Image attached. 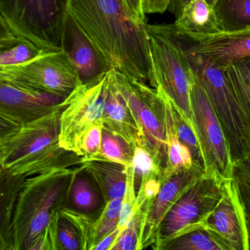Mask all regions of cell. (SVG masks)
Returning a JSON list of instances; mask_svg holds the SVG:
<instances>
[{
    "mask_svg": "<svg viewBox=\"0 0 250 250\" xmlns=\"http://www.w3.org/2000/svg\"><path fill=\"white\" fill-rule=\"evenodd\" d=\"M67 11L103 52L110 69L151 83L148 24L127 0H68Z\"/></svg>",
    "mask_w": 250,
    "mask_h": 250,
    "instance_id": "6da1fadb",
    "label": "cell"
},
{
    "mask_svg": "<svg viewBox=\"0 0 250 250\" xmlns=\"http://www.w3.org/2000/svg\"><path fill=\"white\" fill-rule=\"evenodd\" d=\"M78 167L25 178H1V235L6 236L2 250H31L56 215L68 206Z\"/></svg>",
    "mask_w": 250,
    "mask_h": 250,
    "instance_id": "7a4b0ae2",
    "label": "cell"
},
{
    "mask_svg": "<svg viewBox=\"0 0 250 250\" xmlns=\"http://www.w3.org/2000/svg\"><path fill=\"white\" fill-rule=\"evenodd\" d=\"M153 80L150 86L168 98L192 123L194 77L181 35L173 24H147Z\"/></svg>",
    "mask_w": 250,
    "mask_h": 250,
    "instance_id": "3957f363",
    "label": "cell"
},
{
    "mask_svg": "<svg viewBox=\"0 0 250 250\" xmlns=\"http://www.w3.org/2000/svg\"><path fill=\"white\" fill-rule=\"evenodd\" d=\"M186 54L194 80L206 92L222 125L235 165L250 154V125L232 94L224 68L201 55Z\"/></svg>",
    "mask_w": 250,
    "mask_h": 250,
    "instance_id": "277c9868",
    "label": "cell"
},
{
    "mask_svg": "<svg viewBox=\"0 0 250 250\" xmlns=\"http://www.w3.org/2000/svg\"><path fill=\"white\" fill-rule=\"evenodd\" d=\"M68 0H0V25L45 50L61 49Z\"/></svg>",
    "mask_w": 250,
    "mask_h": 250,
    "instance_id": "5b68a950",
    "label": "cell"
},
{
    "mask_svg": "<svg viewBox=\"0 0 250 250\" xmlns=\"http://www.w3.org/2000/svg\"><path fill=\"white\" fill-rule=\"evenodd\" d=\"M224 182L206 174L199 178L169 209L152 247L160 250L165 244L183 234L203 229L208 216L222 197Z\"/></svg>",
    "mask_w": 250,
    "mask_h": 250,
    "instance_id": "8992f818",
    "label": "cell"
},
{
    "mask_svg": "<svg viewBox=\"0 0 250 250\" xmlns=\"http://www.w3.org/2000/svg\"><path fill=\"white\" fill-rule=\"evenodd\" d=\"M114 72L118 89L143 134V146L151 150L165 172L167 148L163 98L156 89L149 87L145 82L130 78L115 69Z\"/></svg>",
    "mask_w": 250,
    "mask_h": 250,
    "instance_id": "52a82bcc",
    "label": "cell"
},
{
    "mask_svg": "<svg viewBox=\"0 0 250 250\" xmlns=\"http://www.w3.org/2000/svg\"><path fill=\"white\" fill-rule=\"evenodd\" d=\"M0 80L67 97L81 84L62 49H43L28 62L0 67Z\"/></svg>",
    "mask_w": 250,
    "mask_h": 250,
    "instance_id": "ba28073f",
    "label": "cell"
},
{
    "mask_svg": "<svg viewBox=\"0 0 250 250\" xmlns=\"http://www.w3.org/2000/svg\"><path fill=\"white\" fill-rule=\"evenodd\" d=\"M108 73L99 81L80 84L63 102L59 144L83 157L80 143L92 127L103 124L107 96Z\"/></svg>",
    "mask_w": 250,
    "mask_h": 250,
    "instance_id": "9c48e42d",
    "label": "cell"
},
{
    "mask_svg": "<svg viewBox=\"0 0 250 250\" xmlns=\"http://www.w3.org/2000/svg\"><path fill=\"white\" fill-rule=\"evenodd\" d=\"M191 105L193 125L201 146L206 175L222 181L233 178L234 164L223 128L207 94L196 82L191 87Z\"/></svg>",
    "mask_w": 250,
    "mask_h": 250,
    "instance_id": "30bf717a",
    "label": "cell"
},
{
    "mask_svg": "<svg viewBox=\"0 0 250 250\" xmlns=\"http://www.w3.org/2000/svg\"><path fill=\"white\" fill-rule=\"evenodd\" d=\"M63 102L52 112L19 125H1V167L43 153L59 144L61 115Z\"/></svg>",
    "mask_w": 250,
    "mask_h": 250,
    "instance_id": "8fae6325",
    "label": "cell"
},
{
    "mask_svg": "<svg viewBox=\"0 0 250 250\" xmlns=\"http://www.w3.org/2000/svg\"><path fill=\"white\" fill-rule=\"evenodd\" d=\"M66 98L0 80L1 125L34 121L56 109Z\"/></svg>",
    "mask_w": 250,
    "mask_h": 250,
    "instance_id": "7c38bea8",
    "label": "cell"
},
{
    "mask_svg": "<svg viewBox=\"0 0 250 250\" xmlns=\"http://www.w3.org/2000/svg\"><path fill=\"white\" fill-rule=\"evenodd\" d=\"M203 229L216 237L228 250H249L245 216L234 177L224 182L222 197L208 216Z\"/></svg>",
    "mask_w": 250,
    "mask_h": 250,
    "instance_id": "4fadbf2b",
    "label": "cell"
},
{
    "mask_svg": "<svg viewBox=\"0 0 250 250\" xmlns=\"http://www.w3.org/2000/svg\"><path fill=\"white\" fill-rule=\"evenodd\" d=\"M61 49L72 64L81 84L99 81L111 70L103 52L68 13L64 24Z\"/></svg>",
    "mask_w": 250,
    "mask_h": 250,
    "instance_id": "5bb4252c",
    "label": "cell"
},
{
    "mask_svg": "<svg viewBox=\"0 0 250 250\" xmlns=\"http://www.w3.org/2000/svg\"><path fill=\"white\" fill-rule=\"evenodd\" d=\"M181 37L186 52L205 57L221 68L250 58V27L196 40L183 35Z\"/></svg>",
    "mask_w": 250,
    "mask_h": 250,
    "instance_id": "9a60e30c",
    "label": "cell"
},
{
    "mask_svg": "<svg viewBox=\"0 0 250 250\" xmlns=\"http://www.w3.org/2000/svg\"><path fill=\"white\" fill-rule=\"evenodd\" d=\"M205 174L206 172L201 168L184 169L163 183L147 214L142 241L143 249L149 246L153 247L157 238L161 224L169 209L180 197Z\"/></svg>",
    "mask_w": 250,
    "mask_h": 250,
    "instance_id": "2e32d148",
    "label": "cell"
},
{
    "mask_svg": "<svg viewBox=\"0 0 250 250\" xmlns=\"http://www.w3.org/2000/svg\"><path fill=\"white\" fill-rule=\"evenodd\" d=\"M104 128L134 146H143V134L137 121L118 89L113 68L107 77V96L103 115Z\"/></svg>",
    "mask_w": 250,
    "mask_h": 250,
    "instance_id": "e0dca14e",
    "label": "cell"
},
{
    "mask_svg": "<svg viewBox=\"0 0 250 250\" xmlns=\"http://www.w3.org/2000/svg\"><path fill=\"white\" fill-rule=\"evenodd\" d=\"M173 25L179 34L193 40L222 32L214 8L206 0H191L186 4Z\"/></svg>",
    "mask_w": 250,
    "mask_h": 250,
    "instance_id": "ac0fdd59",
    "label": "cell"
},
{
    "mask_svg": "<svg viewBox=\"0 0 250 250\" xmlns=\"http://www.w3.org/2000/svg\"><path fill=\"white\" fill-rule=\"evenodd\" d=\"M82 166L94 180L105 203L114 199L123 198L127 181V167L108 159H83Z\"/></svg>",
    "mask_w": 250,
    "mask_h": 250,
    "instance_id": "d6986e66",
    "label": "cell"
},
{
    "mask_svg": "<svg viewBox=\"0 0 250 250\" xmlns=\"http://www.w3.org/2000/svg\"><path fill=\"white\" fill-rule=\"evenodd\" d=\"M105 206L97 184L82 165L79 166L71 183L67 207L98 217Z\"/></svg>",
    "mask_w": 250,
    "mask_h": 250,
    "instance_id": "ffe728a7",
    "label": "cell"
},
{
    "mask_svg": "<svg viewBox=\"0 0 250 250\" xmlns=\"http://www.w3.org/2000/svg\"><path fill=\"white\" fill-rule=\"evenodd\" d=\"M158 92L163 98L165 106V131L167 148V163L162 179L163 184V183L169 179L171 176L181 171L191 169L199 167L194 165L192 156L188 147L183 145L178 139L169 99L163 93Z\"/></svg>",
    "mask_w": 250,
    "mask_h": 250,
    "instance_id": "44dd1931",
    "label": "cell"
},
{
    "mask_svg": "<svg viewBox=\"0 0 250 250\" xmlns=\"http://www.w3.org/2000/svg\"><path fill=\"white\" fill-rule=\"evenodd\" d=\"M43 50L30 41L18 37L6 27L0 25V67L28 62Z\"/></svg>",
    "mask_w": 250,
    "mask_h": 250,
    "instance_id": "7402d4cb",
    "label": "cell"
},
{
    "mask_svg": "<svg viewBox=\"0 0 250 250\" xmlns=\"http://www.w3.org/2000/svg\"><path fill=\"white\" fill-rule=\"evenodd\" d=\"M213 8L222 32L250 27V0H218Z\"/></svg>",
    "mask_w": 250,
    "mask_h": 250,
    "instance_id": "603a6c76",
    "label": "cell"
},
{
    "mask_svg": "<svg viewBox=\"0 0 250 250\" xmlns=\"http://www.w3.org/2000/svg\"><path fill=\"white\" fill-rule=\"evenodd\" d=\"M224 70L232 94L250 126V58Z\"/></svg>",
    "mask_w": 250,
    "mask_h": 250,
    "instance_id": "cb8c5ba5",
    "label": "cell"
},
{
    "mask_svg": "<svg viewBox=\"0 0 250 250\" xmlns=\"http://www.w3.org/2000/svg\"><path fill=\"white\" fill-rule=\"evenodd\" d=\"M160 250H228V248L208 231L198 229L171 240Z\"/></svg>",
    "mask_w": 250,
    "mask_h": 250,
    "instance_id": "d4e9b609",
    "label": "cell"
},
{
    "mask_svg": "<svg viewBox=\"0 0 250 250\" xmlns=\"http://www.w3.org/2000/svg\"><path fill=\"white\" fill-rule=\"evenodd\" d=\"M169 101L178 139L183 145L188 147L194 165L205 170L204 158L194 125L187 119L180 109L169 99Z\"/></svg>",
    "mask_w": 250,
    "mask_h": 250,
    "instance_id": "484cf974",
    "label": "cell"
},
{
    "mask_svg": "<svg viewBox=\"0 0 250 250\" xmlns=\"http://www.w3.org/2000/svg\"><path fill=\"white\" fill-rule=\"evenodd\" d=\"M132 166L134 167V183L137 192L142 183L147 180L158 179L162 184L165 169L161 166L150 149L146 146H135Z\"/></svg>",
    "mask_w": 250,
    "mask_h": 250,
    "instance_id": "4316f807",
    "label": "cell"
},
{
    "mask_svg": "<svg viewBox=\"0 0 250 250\" xmlns=\"http://www.w3.org/2000/svg\"><path fill=\"white\" fill-rule=\"evenodd\" d=\"M135 146L120 136L103 128L102 132V158L128 167L132 165Z\"/></svg>",
    "mask_w": 250,
    "mask_h": 250,
    "instance_id": "83f0119b",
    "label": "cell"
},
{
    "mask_svg": "<svg viewBox=\"0 0 250 250\" xmlns=\"http://www.w3.org/2000/svg\"><path fill=\"white\" fill-rule=\"evenodd\" d=\"M60 213L75 227L80 235L82 250H93L95 246L97 217L68 207L64 208Z\"/></svg>",
    "mask_w": 250,
    "mask_h": 250,
    "instance_id": "f1b7e54d",
    "label": "cell"
},
{
    "mask_svg": "<svg viewBox=\"0 0 250 250\" xmlns=\"http://www.w3.org/2000/svg\"><path fill=\"white\" fill-rule=\"evenodd\" d=\"M137 191L134 183V167L132 165L127 167V181L125 194L123 197L122 208H121V217L117 228L124 232L128 226L130 219L135 210L137 204Z\"/></svg>",
    "mask_w": 250,
    "mask_h": 250,
    "instance_id": "f546056e",
    "label": "cell"
},
{
    "mask_svg": "<svg viewBox=\"0 0 250 250\" xmlns=\"http://www.w3.org/2000/svg\"><path fill=\"white\" fill-rule=\"evenodd\" d=\"M58 250H82L80 235L66 218L60 215L57 226Z\"/></svg>",
    "mask_w": 250,
    "mask_h": 250,
    "instance_id": "4dcf8cb0",
    "label": "cell"
},
{
    "mask_svg": "<svg viewBox=\"0 0 250 250\" xmlns=\"http://www.w3.org/2000/svg\"><path fill=\"white\" fill-rule=\"evenodd\" d=\"M104 124H97L90 128L83 136L80 143L83 159L102 158V132Z\"/></svg>",
    "mask_w": 250,
    "mask_h": 250,
    "instance_id": "1f68e13d",
    "label": "cell"
},
{
    "mask_svg": "<svg viewBox=\"0 0 250 250\" xmlns=\"http://www.w3.org/2000/svg\"><path fill=\"white\" fill-rule=\"evenodd\" d=\"M239 193L240 200L244 209L246 225L248 233L249 250H250V184L239 177L235 176Z\"/></svg>",
    "mask_w": 250,
    "mask_h": 250,
    "instance_id": "d6a6232c",
    "label": "cell"
},
{
    "mask_svg": "<svg viewBox=\"0 0 250 250\" xmlns=\"http://www.w3.org/2000/svg\"><path fill=\"white\" fill-rule=\"evenodd\" d=\"M172 0H143V11L146 14H164Z\"/></svg>",
    "mask_w": 250,
    "mask_h": 250,
    "instance_id": "836d02e7",
    "label": "cell"
},
{
    "mask_svg": "<svg viewBox=\"0 0 250 250\" xmlns=\"http://www.w3.org/2000/svg\"><path fill=\"white\" fill-rule=\"evenodd\" d=\"M233 175L239 177L250 184V154L246 159L234 165Z\"/></svg>",
    "mask_w": 250,
    "mask_h": 250,
    "instance_id": "e575fe53",
    "label": "cell"
},
{
    "mask_svg": "<svg viewBox=\"0 0 250 250\" xmlns=\"http://www.w3.org/2000/svg\"><path fill=\"white\" fill-rule=\"evenodd\" d=\"M121 231L118 228H115L112 232L106 235L102 241H99L96 246H95L93 250H111L114 244L116 242L117 240L121 235Z\"/></svg>",
    "mask_w": 250,
    "mask_h": 250,
    "instance_id": "d590c367",
    "label": "cell"
},
{
    "mask_svg": "<svg viewBox=\"0 0 250 250\" xmlns=\"http://www.w3.org/2000/svg\"><path fill=\"white\" fill-rule=\"evenodd\" d=\"M190 1L191 0H172L170 5L168 8V11L172 13L176 19L181 14L184 5Z\"/></svg>",
    "mask_w": 250,
    "mask_h": 250,
    "instance_id": "8d00e7d4",
    "label": "cell"
},
{
    "mask_svg": "<svg viewBox=\"0 0 250 250\" xmlns=\"http://www.w3.org/2000/svg\"><path fill=\"white\" fill-rule=\"evenodd\" d=\"M130 6L142 18L146 19L143 11V0H127Z\"/></svg>",
    "mask_w": 250,
    "mask_h": 250,
    "instance_id": "74e56055",
    "label": "cell"
},
{
    "mask_svg": "<svg viewBox=\"0 0 250 250\" xmlns=\"http://www.w3.org/2000/svg\"><path fill=\"white\" fill-rule=\"evenodd\" d=\"M206 1L209 4V5H212V6H214L215 4L217 2L218 0H206Z\"/></svg>",
    "mask_w": 250,
    "mask_h": 250,
    "instance_id": "f35d334b",
    "label": "cell"
}]
</instances>
